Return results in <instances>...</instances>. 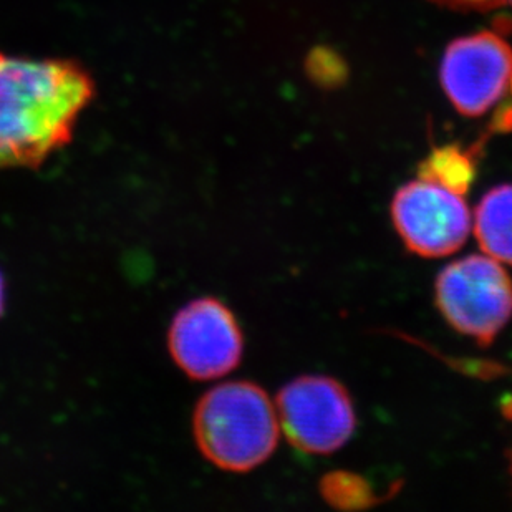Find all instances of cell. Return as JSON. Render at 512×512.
<instances>
[{"instance_id":"6da1fadb","label":"cell","mask_w":512,"mask_h":512,"mask_svg":"<svg viewBox=\"0 0 512 512\" xmlns=\"http://www.w3.org/2000/svg\"><path fill=\"white\" fill-rule=\"evenodd\" d=\"M93 95L78 63L0 54V170L39 168L68 145Z\"/></svg>"},{"instance_id":"4fadbf2b","label":"cell","mask_w":512,"mask_h":512,"mask_svg":"<svg viewBox=\"0 0 512 512\" xmlns=\"http://www.w3.org/2000/svg\"><path fill=\"white\" fill-rule=\"evenodd\" d=\"M504 2H509L512 5V0H504Z\"/></svg>"},{"instance_id":"7c38bea8","label":"cell","mask_w":512,"mask_h":512,"mask_svg":"<svg viewBox=\"0 0 512 512\" xmlns=\"http://www.w3.org/2000/svg\"><path fill=\"white\" fill-rule=\"evenodd\" d=\"M509 468H511V476H512V451H511V456H509Z\"/></svg>"},{"instance_id":"9c48e42d","label":"cell","mask_w":512,"mask_h":512,"mask_svg":"<svg viewBox=\"0 0 512 512\" xmlns=\"http://www.w3.org/2000/svg\"><path fill=\"white\" fill-rule=\"evenodd\" d=\"M418 178L430 179L466 196L476 178V151L463 150L458 145L435 148L421 161Z\"/></svg>"},{"instance_id":"52a82bcc","label":"cell","mask_w":512,"mask_h":512,"mask_svg":"<svg viewBox=\"0 0 512 512\" xmlns=\"http://www.w3.org/2000/svg\"><path fill=\"white\" fill-rule=\"evenodd\" d=\"M168 347L186 377L208 382L236 370L244 353V337L231 310L208 297L179 310L171 322Z\"/></svg>"},{"instance_id":"8fae6325","label":"cell","mask_w":512,"mask_h":512,"mask_svg":"<svg viewBox=\"0 0 512 512\" xmlns=\"http://www.w3.org/2000/svg\"><path fill=\"white\" fill-rule=\"evenodd\" d=\"M5 309V282L4 277L0 274V315L4 314Z\"/></svg>"},{"instance_id":"7a4b0ae2","label":"cell","mask_w":512,"mask_h":512,"mask_svg":"<svg viewBox=\"0 0 512 512\" xmlns=\"http://www.w3.org/2000/svg\"><path fill=\"white\" fill-rule=\"evenodd\" d=\"M193 431L209 463L231 473H247L274 455L281 426L276 406L259 385L228 382L199 400Z\"/></svg>"},{"instance_id":"ba28073f","label":"cell","mask_w":512,"mask_h":512,"mask_svg":"<svg viewBox=\"0 0 512 512\" xmlns=\"http://www.w3.org/2000/svg\"><path fill=\"white\" fill-rule=\"evenodd\" d=\"M473 229L486 256L512 266V183L494 186L479 199Z\"/></svg>"},{"instance_id":"8992f818","label":"cell","mask_w":512,"mask_h":512,"mask_svg":"<svg viewBox=\"0 0 512 512\" xmlns=\"http://www.w3.org/2000/svg\"><path fill=\"white\" fill-rule=\"evenodd\" d=\"M392 219L406 249L426 259L455 254L468 241L473 226L463 194L423 178L398 189Z\"/></svg>"},{"instance_id":"277c9868","label":"cell","mask_w":512,"mask_h":512,"mask_svg":"<svg viewBox=\"0 0 512 512\" xmlns=\"http://www.w3.org/2000/svg\"><path fill=\"white\" fill-rule=\"evenodd\" d=\"M276 411L290 445L307 455L340 450L357 426L347 388L322 375H305L287 383L277 395Z\"/></svg>"},{"instance_id":"3957f363","label":"cell","mask_w":512,"mask_h":512,"mask_svg":"<svg viewBox=\"0 0 512 512\" xmlns=\"http://www.w3.org/2000/svg\"><path fill=\"white\" fill-rule=\"evenodd\" d=\"M435 302L456 332L486 347L512 319V279L493 257L471 254L441 269Z\"/></svg>"},{"instance_id":"5b68a950","label":"cell","mask_w":512,"mask_h":512,"mask_svg":"<svg viewBox=\"0 0 512 512\" xmlns=\"http://www.w3.org/2000/svg\"><path fill=\"white\" fill-rule=\"evenodd\" d=\"M440 80L461 115L498 113L511 98L512 47L501 34L488 30L456 39L441 58Z\"/></svg>"},{"instance_id":"30bf717a","label":"cell","mask_w":512,"mask_h":512,"mask_svg":"<svg viewBox=\"0 0 512 512\" xmlns=\"http://www.w3.org/2000/svg\"><path fill=\"white\" fill-rule=\"evenodd\" d=\"M441 5H448V7H455V9H491L496 5L503 4L504 0H433Z\"/></svg>"}]
</instances>
